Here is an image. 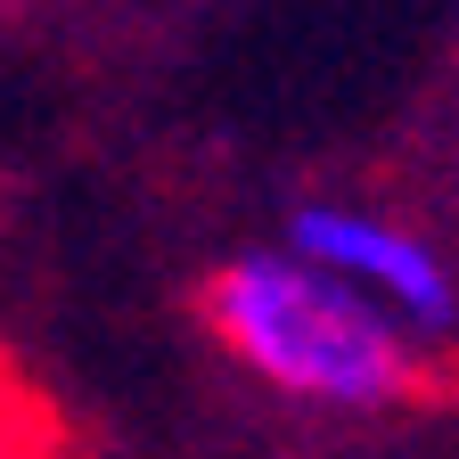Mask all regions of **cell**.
Here are the masks:
<instances>
[{
  "label": "cell",
  "mask_w": 459,
  "mask_h": 459,
  "mask_svg": "<svg viewBox=\"0 0 459 459\" xmlns=\"http://www.w3.org/2000/svg\"><path fill=\"white\" fill-rule=\"evenodd\" d=\"M205 328L238 369H255L271 394L312 402V411L361 419V411H411L435 394V369L411 328H394L377 304L296 263L287 247L221 263L205 287Z\"/></svg>",
  "instance_id": "obj_1"
},
{
  "label": "cell",
  "mask_w": 459,
  "mask_h": 459,
  "mask_svg": "<svg viewBox=\"0 0 459 459\" xmlns=\"http://www.w3.org/2000/svg\"><path fill=\"white\" fill-rule=\"evenodd\" d=\"M287 255L328 271L336 287H353V296L377 304L394 328L451 336V312H459L451 271H443V255L411 221H394L377 205H353V197H312V205H296V221H287Z\"/></svg>",
  "instance_id": "obj_2"
}]
</instances>
